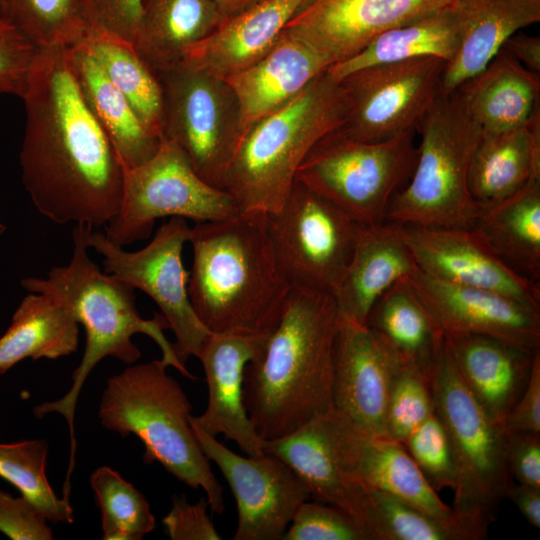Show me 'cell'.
<instances>
[{
    "label": "cell",
    "instance_id": "1",
    "mask_svg": "<svg viewBox=\"0 0 540 540\" xmlns=\"http://www.w3.org/2000/svg\"><path fill=\"white\" fill-rule=\"evenodd\" d=\"M21 98V178L34 207L56 224L105 227L120 209L125 169L84 99L67 48L37 49Z\"/></svg>",
    "mask_w": 540,
    "mask_h": 540
},
{
    "label": "cell",
    "instance_id": "2",
    "mask_svg": "<svg viewBox=\"0 0 540 540\" xmlns=\"http://www.w3.org/2000/svg\"><path fill=\"white\" fill-rule=\"evenodd\" d=\"M339 318L332 294L291 288L262 354L244 371L245 407L263 440L288 435L333 410Z\"/></svg>",
    "mask_w": 540,
    "mask_h": 540
},
{
    "label": "cell",
    "instance_id": "3",
    "mask_svg": "<svg viewBox=\"0 0 540 540\" xmlns=\"http://www.w3.org/2000/svg\"><path fill=\"white\" fill-rule=\"evenodd\" d=\"M188 242V294L201 323L211 333L269 336L292 285L275 256L267 213L240 210L197 222Z\"/></svg>",
    "mask_w": 540,
    "mask_h": 540
},
{
    "label": "cell",
    "instance_id": "4",
    "mask_svg": "<svg viewBox=\"0 0 540 540\" xmlns=\"http://www.w3.org/2000/svg\"><path fill=\"white\" fill-rule=\"evenodd\" d=\"M90 226L78 223L72 232L73 251L67 265L49 269L45 277H26L21 286L27 292L40 293L68 307L86 331L84 354L72 374V386L60 399L42 403L33 409L38 418L60 413L70 430V466L74 465L76 440L74 415L81 388L89 373L105 357L111 356L131 365L140 357L132 341L135 334L150 337L162 352L161 360L183 376L195 379L176 356L173 343L164 335L168 328L162 314L152 319L140 316L135 288L101 271L88 255L86 235Z\"/></svg>",
    "mask_w": 540,
    "mask_h": 540
},
{
    "label": "cell",
    "instance_id": "5",
    "mask_svg": "<svg viewBox=\"0 0 540 540\" xmlns=\"http://www.w3.org/2000/svg\"><path fill=\"white\" fill-rule=\"evenodd\" d=\"M349 110L342 84L325 70L246 132L223 189L239 210L277 211L305 157L323 137L345 124Z\"/></svg>",
    "mask_w": 540,
    "mask_h": 540
},
{
    "label": "cell",
    "instance_id": "6",
    "mask_svg": "<svg viewBox=\"0 0 540 540\" xmlns=\"http://www.w3.org/2000/svg\"><path fill=\"white\" fill-rule=\"evenodd\" d=\"M160 360L132 365L108 379L99 406L106 429L136 435L145 463L159 462L193 489H203L212 513L225 509L223 489L191 425L192 405Z\"/></svg>",
    "mask_w": 540,
    "mask_h": 540
},
{
    "label": "cell",
    "instance_id": "7",
    "mask_svg": "<svg viewBox=\"0 0 540 540\" xmlns=\"http://www.w3.org/2000/svg\"><path fill=\"white\" fill-rule=\"evenodd\" d=\"M417 133L415 167L407 185L392 197L384 221L472 228L482 205L470 194L468 172L481 127L453 91L438 97Z\"/></svg>",
    "mask_w": 540,
    "mask_h": 540
},
{
    "label": "cell",
    "instance_id": "8",
    "mask_svg": "<svg viewBox=\"0 0 540 540\" xmlns=\"http://www.w3.org/2000/svg\"><path fill=\"white\" fill-rule=\"evenodd\" d=\"M416 133L408 131L368 142L353 139L339 128L311 149L295 179L356 224L381 223L392 197L415 167Z\"/></svg>",
    "mask_w": 540,
    "mask_h": 540
},
{
    "label": "cell",
    "instance_id": "9",
    "mask_svg": "<svg viewBox=\"0 0 540 540\" xmlns=\"http://www.w3.org/2000/svg\"><path fill=\"white\" fill-rule=\"evenodd\" d=\"M429 383L434 411L445 428L457 466L453 510L491 522L512 480L506 462V432L463 383L445 338Z\"/></svg>",
    "mask_w": 540,
    "mask_h": 540
},
{
    "label": "cell",
    "instance_id": "10",
    "mask_svg": "<svg viewBox=\"0 0 540 540\" xmlns=\"http://www.w3.org/2000/svg\"><path fill=\"white\" fill-rule=\"evenodd\" d=\"M156 75L163 97L162 137L183 151L200 178L223 189L241 141L234 92L224 79L183 63Z\"/></svg>",
    "mask_w": 540,
    "mask_h": 540
},
{
    "label": "cell",
    "instance_id": "11",
    "mask_svg": "<svg viewBox=\"0 0 540 540\" xmlns=\"http://www.w3.org/2000/svg\"><path fill=\"white\" fill-rule=\"evenodd\" d=\"M124 169L120 209L104 227L117 245L149 238L159 218L182 217L197 223L240 211L229 193L200 178L183 151L165 137L148 161Z\"/></svg>",
    "mask_w": 540,
    "mask_h": 540
},
{
    "label": "cell",
    "instance_id": "12",
    "mask_svg": "<svg viewBox=\"0 0 540 540\" xmlns=\"http://www.w3.org/2000/svg\"><path fill=\"white\" fill-rule=\"evenodd\" d=\"M190 228L187 219L170 217L152 240L136 251L125 250L92 227L86 235L89 249L103 257L106 273L143 291L158 305L175 335L173 347L183 365L191 356H198L211 333L196 315L188 294L189 271L182 255Z\"/></svg>",
    "mask_w": 540,
    "mask_h": 540
},
{
    "label": "cell",
    "instance_id": "13",
    "mask_svg": "<svg viewBox=\"0 0 540 540\" xmlns=\"http://www.w3.org/2000/svg\"><path fill=\"white\" fill-rule=\"evenodd\" d=\"M267 223L275 256L292 287L334 296L350 263L358 224L296 179L283 205L267 213Z\"/></svg>",
    "mask_w": 540,
    "mask_h": 540
},
{
    "label": "cell",
    "instance_id": "14",
    "mask_svg": "<svg viewBox=\"0 0 540 540\" xmlns=\"http://www.w3.org/2000/svg\"><path fill=\"white\" fill-rule=\"evenodd\" d=\"M447 62L436 57L369 66L339 82L350 104L340 130L361 141H382L418 132L442 91Z\"/></svg>",
    "mask_w": 540,
    "mask_h": 540
},
{
    "label": "cell",
    "instance_id": "15",
    "mask_svg": "<svg viewBox=\"0 0 540 540\" xmlns=\"http://www.w3.org/2000/svg\"><path fill=\"white\" fill-rule=\"evenodd\" d=\"M193 429L203 452L220 469L234 495L238 522L233 539H282L299 506L311 498L304 481L272 454L243 457L216 437Z\"/></svg>",
    "mask_w": 540,
    "mask_h": 540
},
{
    "label": "cell",
    "instance_id": "16",
    "mask_svg": "<svg viewBox=\"0 0 540 540\" xmlns=\"http://www.w3.org/2000/svg\"><path fill=\"white\" fill-rule=\"evenodd\" d=\"M396 224L416 265L427 274L495 291L540 310L539 280L507 264L473 228Z\"/></svg>",
    "mask_w": 540,
    "mask_h": 540
},
{
    "label": "cell",
    "instance_id": "17",
    "mask_svg": "<svg viewBox=\"0 0 540 540\" xmlns=\"http://www.w3.org/2000/svg\"><path fill=\"white\" fill-rule=\"evenodd\" d=\"M403 365L368 326L340 316L333 354V411L365 434L386 437L389 394Z\"/></svg>",
    "mask_w": 540,
    "mask_h": 540
},
{
    "label": "cell",
    "instance_id": "18",
    "mask_svg": "<svg viewBox=\"0 0 540 540\" xmlns=\"http://www.w3.org/2000/svg\"><path fill=\"white\" fill-rule=\"evenodd\" d=\"M453 0H309L284 30L311 46L329 67L381 33L434 13Z\"/></svg>",
    "mask_w": 540,
    "mask_h": 540
},
{
    "label": "cell",
    "instance_id": "19",
    "mask_svg": "<svg viewBox=\"0 0 540 540\" xmlns=\"http://www.w3.org/2000/svg\"><path fill=\"white\" fill-rule=\"evenodd\" d=\"M405 280L444 334L486 335L539 351V309L495 291L439 280L418 266Z\"/></svg>",
    "mask_w": 540,
    "mask_h": 540
},
{
    "label": "cell",
    "instance_id": "20",
    "mask_svg": "<svg viewBox=\"0 0 540 540\" xmlns=\"http://www.w3.org/2000/svg\"><path fill=\"white\" fill-rule=\"evenodd\" d=\"M268 336L210 333L200 359L208 386V404L191 425L217 437L223 435L248 456L263 451L264 440L256 431L244 403L243 381L246 366L263 352Z\"/></svg>",
    "mask_w": 540,
    "mask_h": 540
},
{
    "label": "cell",
    "instance_id": "21",
    "mask_svg": "<svg viewBox=\"0 0 540 540\" xmlns=\"http://www.w3.org/2000/svg\"><path fill=\"white\" fill-rule=\"evenodd\" d=\"M327 420L339 463L352 480L444 521L464 515L440 499L402 443L365 434L333 410Z\"/></svg>",
    "mask_w": 540,
    "mask_h": 540
},
{
    "label": "cell",
    "instance_id": "22",
    "mask_svg": "<svg viewBox=\"0 0 540 540\" xmlns=\"http://www.w3.org/2000/svg\"><path fill=\"white\" fill-rule=\"evenodd\" d=\"M328 67L311 46L283 30L262 58L224 79L238 103L241 140L257 121L295 98Z\"/></svg>",
    "mask_w": 540,
    "mask_h": 540
},
{
    "label": "cell",
    "instance_id": "23",
    "mask_svg": "<svg viewBox=\"0 0 540 540\" xmlns=\"http://www.w3.org/2000/svg\"><path fill=\"white\" fill-rule=\"evenodd\" d=\"M263 451L289 465L304 481L311 498L351 514L372 531V506L368 488L352 480L342 469L327 414L309 421L288 435L264 440Z\"/></svg>",
    "mask_w": 540,
    "mask_h": 540
},
{
    "label": "cell",
    "instance_id": "24",
    "mask_svg": "<svg viewBox=\"0 0 540 540\" xmlns=\"http://www.w3.org/2000/svg\"><path fill=\"white\" fill-rule=\"evenodd\" d=\"M463 383L495 422L501 424L524 391L534 354L491 336L444 334Z\"/></svg>",
    "mask_w": 540,
    "mask_h": 540
},
{
    "label": "cell",
    "instance_id": "25",
    "mask_svg": "<svg viewBox=\"0 0 540 540\" xmlns=\"http://www.w3.org/2000/svg\"><path fill=\"white\" fill-rule=\"evenodd\" d=\"M309 0H264L224 20L180 63L226 79L262 58Z\"/></svg>",
    "mask_w": 540,
    "mask_h": 540
},
{
    "label": "cell",
    "instance_id": "26",
    "mask_svg": "<svg viewBox=\"0 0 540 540\" xmlns=\"http://www.w3.org/2000/svg\"><path fill=\"white\" fill-rule=\"evenodd\" d=\"M417 267L398 225H359L350 263L334 295L341 317L365 325L378 299Z\"/></svg>",
    "mask_w": 540,
    "mask_h": 540
},
{
    "label": "cell",
    "instance_id": "27",
    "mask_svg": "<svg viewBox=\"0 0 540 540\" xmlns=\"http://www.w3.org/2000/svg\"><path fill=\"white\" fill-rule=\"evenodd\" d=\"M452 7L459 46L446 64L441 94L483 70L511 35L540 21V0H453Z\"/></svg>",
    "mask_w": 540,
    "mask_h": 540
},
{
    "label": "cell",
    "instance_id": "28",
    "mask_svg": "<svg viewBox=\"0 0 540 540\" xmlns=\"http://www.w3.org/2000/svg\"><path fill=\"white\" fill-rule=\"evenodd\" d=\"M455 92L483 132L521 126L540 112V73L504 49Z\"/></svg>",
    "mask_w": 540,
    "mask_h": 540
},
{
    "label": "cell",
    "instance_id": "29",
    "mask_svg": "<svg viewBox=\"0 0 540 540\" xmlns=\"http://www.w3.org/2000/svg\"><path fill=\"white\" fill-rule=\"evenodd\" d=\"M534 178H540V112L515 128L482 131L468 172L477 203L499 202Z\"/></svg>",
    "mask_w": 540,
    "mask_h": 540
},
{
    "label": "cell",
    "instance_id": "30",
    "mask_svg": "<svg viewBox=\"0 0 540 540\" xmlns=\"http://www.w3.org/2000/svg\"><path fill=\"white\" fill-rule=\"evenodd\" d=\"M67 53L84 99L112 142L124 168L148 161L157 152L162 138L144 127L83 41L67 48Z\"/></svg>",
    "mask_w": 540,
    "mask_h": 540
},
{
    "label": "cell",
    "instance_id": "31",
    "mask_svg": "<svg viewBox=\"0 0 540 540\" xmlns=\"http://www.w3.org/2000/svg\"><path fill=\"white\" fill-rule=\"evenodd\" d=\"M223 21L212 0H143L134 47L155 73L161 72L180 63L189 47Z\"/></svg>",
    "mask_w": 540,
    "mask_h": 540
},
{
    "label": "cell",
    "instance_id": "32",
    "mask_svg": "<svg viewBox=\"0 0 540 540\" xmlns=\"http://www.w3.org/2000/svg\"><path fill=\"white\" fill-rule=\"evenodd\" d=\"M79 343V322L65 305L28 292L0 337V374L31 358L57 359L72 354Z\"/></svg>",
    "mask_w": 540,
    "mask_h": 540
},
{
    "label": "cell",
    "instance_id": "33",
    "mask_svg": "<svg viewBox=\"0 0 540 540\" xmlns=\"http://www.w3.org/2000/svg\"><path fill=\"white\" fill-rule=\"evenodd\" d=\"M366 326L402 361L429 377L444 333L404 279L371 309Z\"/></svg>",
    "mask_w": 540,
    "mask_h": 540
},
{
    "label": "cell",
    "instance_id": "34",
    "mask_svg": "<svg viewBox=\"0 0 540 540\" xmlns=\"http://www.w3.org/2000/svg\"><path fill=\"white\" fill-rule=\"evenodd\" d=\"M487 245L520 273L540 277V178L488 205L472 227Z\"/></svg>",
    "mask_w": 540,
    "mask_h": 540
},
{
    "label": "cell",
    "instance_id": "35",
    "mask_svg": "<svg viewBox=\"0 0 540 540\" xmlns=\"http://www.w3.org/2000/svg\"><path fill=\"white\" fill-rule=\"evenodd\" d=\"M459 46V33L452 3L413 22L387 30L353 57L328 67L333 79L379 64L418 57H436L447 63Z\"/></svg>",
    "mask_w": 540,
    "mask_h": 540
},
{
    "label": "cell",
    "instance_id": "36",
    "mask_svg": "<svg viewBox=\"0 0 540 540\" xmlns=\"http://www.w3.org/2000/svg\"><path fill=\"white\" fill-rule=\"evenodd\" d=\"M83 42L110 81L130 103L144 127L154 136L163 135V97L156 73L130 42L89 29Z\"/></svg>",
    "mask_w": 540,
    "mask_h": 540
},
{
    "label": "cell",
    "instance_id": "37",
    "mask_svg": "<svg viewBox=\"0 0 540 540\" xmlns=\"http://www.w3.org/2000/svg\"><path fill=\"white\" fill-rule=\"evenodd\" d=\"M368 488L377 540H480L490 522L470 515L454 521L431 516L383 491Z\"/></svg>",
    "mask_w": 540,
    "mask_h": 540
},
{
    "label": "cell",
    "instance_id": "38",
    "mask_svg": "<svg viewBox=\"0 0 540 540\" xmlns=\"http://www.w3.org/2000/svg\"><path fill=\"white\" fill-rule=\"evenodd\" d=\"M0 17L36 49L73 47L89 30L80 0H0Z\"/></svg>",
    "mask_w": 540,
    "mask_h": 540
},
{
    "label": "cell",
    "instance_id": "39",
    "mask_svg": "<svg viewBox=\"0 0 540 540\" xmlns=\"http://www.w3.org/2000/svg\"><path fill=\"white\" fill-rule=\"evenodd\" d=\"M48 444L43 439L0 443V477L15 486L52 523H72L69 499L59 498L46 476Z\"/></svg>",
    "mask_w": 540,
    "mask_h": 540
},
{
    "label": "cell",
    "instance_id": "40",
    "mask_svg": "<svg viewBox=\"0 0 540 540\" xmlns=\"http://www.w3.org/2000/svg\"><path fill=\"white\" fill-rule=\"evenodd\" d=\"M90 485L101 510L104 540H140L154 530L155 517L145 496L107 466L97 468Z\"/></svg>",
    "mask_w": 540,
    "mask_h": 540
},
{
    "label": "cell",
    "instance_id": "41",
    "mask_svg": "<svg viewBox=\"0 0 540 540\" xmlns=\"http://www.w3.org/2000/svg\"><path fill=\"white\" fill-rule=\"evenodd\" d=\"M433 413L429 377L412 366L403 365L394 378L389 394L386 437L403 443Z\"/></svg>",
    "mask_w": 540,
    "mask_h": 540
},
{
    "label": "cell",
    "instance_id": "42",
    "mask_svg": "<svg viewBox=\"0 0 540 540\" xmlns=\"http://www.w3.org/2000/svg\"><path fill=\"white\" fill-rule=\"evenodd\" d=\"M402 444L433 489H456L458 472L453 450L435 411Z\"/></svg>",
    "mask_w": 540,
    "mask_h": 540
},
{
    "label": "cell",
    "instance_id": "43",
    "mask_svg": "<svg viewBox=\"0 0 540 540\" xmlns=\"http://www.w3.org/2000/svg\"><path fill=\"white\" fill-rule=\"evenodd\" d=\"M282 539L376 540L375 534L351 514L323 502H303Z\"/></svg>",
    "mask_w": 540,
    "mask_h": 540
},
{
    "label": "cell",
    "instance_id": "44",
    "mask_svg": "<svg viewBox=\"0 0 540 540\" xmlns=\"http://www.w3.org/2000/svg\"><path fill=\"white\" fill-rule=\"evenodd\" d=\"M36 47L0 17V94L22 97Z\"/></svg>",
    "mask_w": 540,
    "mask_h": 540
},
{
    "label": "cell",
    "instance_id": "45",
    "mask_svg": "<svg viewBox=\"0 0 540 540\" xmlns=\"http://www.w3.org/2000/svg\"><path fill=\"white\" fill-rule=\"evenodd\" d=\"M89 29L102 31L135 44L143 0H80Z\"/></svg>",
    "mask_w": 540,
    "mask_h": 540
},
{
    "label": "cell",
    "instance_id": "46",
    "mask_svg": "<svg viewBox=\"0 0 540 540\" xmlns=\"http://www.w3.org/2000/svg\"><path fill=\"white\" fill-rule=\"evenodd\" d=\"M43 512L21 495L0 490V531L13 540H52L53 532Z\"/></svg>",
    "mask_w": 540,
    "mask_h": 540
},
{
    "label": "cell",
    "instance_id": "47",
    "mask_svg": "<svg viewBox=\"0 0 540 540\" xmlns=\"http://www.w3.org/2000/svg\"><path fill=\"white\" fill-rule=\"evenodd\" d=\"M207 499L190 504L184 495L174 496L170 512L162 522L172 540H220L207 514Z\"/></svg>",
    "mask_w": 540,
    "mask_h": 540
},
{
    "label": "cell",
    "instance_id": "48",
    "mask_svg": "<svg viewBox=\"0 0 540 540\" xmlns=\"http://www.w3.org/2000/svg\"><path fill=\"white\" fill-rule=\"evenodd\" d=\"M506 462L518 483L540 489V434L506 432Z\"/></svg>",
    "mask_w": 540,
    "mask_h": 540
},
{
    "label": "cell",
    "instance_id": "49",
    "mask_svg": "<svg viewBox=\"0 0 540 540\" xmlns=\"http://www.w3.org/2000/svg\"><path fill=\"white\" fill-rule=\"evenodd\" d=\"M506 432L540 434V350L532 360L528 383L501 422Z\"/></svg>",
    "mask_w": 540,
    "mask_h": 540
},
{
    "label": "cell",
    "instance_id": "50",
    "mask_svg": "<svg viewBox=\"0 0 540 540\" xmlns=\"http://www.w3.org/2000/svg\"><path fill=\"white\" fill-rule=\"evenodd\" d=\"M502 49L527 69L540 73V38L525 33H514L503 44Z\"/></svg>",
    "mask_w": 540,
    "mask_h": 540
},
{
    "label": "cell",
    "instance_id": "51",
    "mask_svg": "<svg viewBox=\"0 0 540 540\" xmlns=\"http://www.w3.org/2000/svg\"><path fill=\"white\" fill-rule=\"evenodd\" d=\"M526 521L533 527L540 528V489L521 483H509L506 491Z\"/></svg>",
    "mask_w": 540,
    "mask_h": 540
},
{
    "label": "cell",
    "instance_id": "52",
    "mask_svg": "<svg viewBox=\"0 0 540 540\" xmlns=\"http://www.w3.org/2000/svg\"><path fill=\"white\" fill-rule=\"evenodd\" d=\"M262 1L264 0H212L224 20L233 17Z\"/></svg>",
    "mask_w": 540,
    "mask_h": 540
},
{
    "label": "cell",
    "instance_id": "53",
    "mask_svg": "<svg viewBox=\"0 0 540 540\" xmlns=\"http://www.w3.org/2000/svg\"><path fill=\"white\" fill-rule=\"evenodd\" d=\"M5 230H6L5 225L3 223H1V221H0V235H2L5 232Z\"/></svg>",
    "mask_w": 540,
    "mask_h": 540
}]
</instances>
